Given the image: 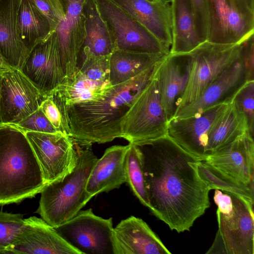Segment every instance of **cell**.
Segmentation results:
<instances>
[{
    "mask_svg": "<svg viewBox=\"0 0 254 254\" xmlns=\"http://www.w3.org/2000/svg\"><path fill=\"white\" fill-rule=\"evenodd\" d=\"M136 145L149 209L171 230L190 231L210 206V190L197 172L199 159L167 134Z\"/></svg>",
    "mask_w": 254,
    "mask_h": 254,
    "instance_id": "1",
    "label": "cell"
},
{
    "mask_svg": "<svg viewBox=\"0 0 254 254\" xmlns=\"http://www.w3.org/2000/svg\"><path fill=\"white\" fill-rule=\"evenodd\" d=\"M156 64L127 81L113 85L100 99L60 111L65 132L81 143H105L122 138L125 117L152 79Z\"/></svg>",
    "mask_w": 254,
    "mask_h": 254,
    "instance_id": "2",
    "label": "cell"
},
{
    "mask_svg": "<svg viewBox=\"0 0 254 254\" xmlns=\"http://www.w3.org/2000/svg\"><path fill=\"white\" fill-rule=\"evenodd\" d=\"M45 185L25 131L17 124H0V205L32 198Z\"/></svg>",
    "mask_w": 254,
    "mask_h": 254,
    "instance_id": "3",
    "label": "cell"
},
{
    "mask_svg": "<svg viewBox=\"0 0 254 254\" xmlns=\"http://www.w3.org/2000/svg\"><path fill=\"white\" fill-rule=\"evenodd\" d=\"M74 142L77 151L74 168L63 179L45 185L40 192L37 213L54 228L73 218L92 197L86 187L98 158L92 144Z\"/></svg>",
    "mask_w": 254,
    "mask_h": 254,
    "instance_id": "4",
    "label": "cell"
},
{
    "mask_svg": "<svg viewBox=\"0 0 254 254\" xmlns=\"http://www.w3.org/2000/svg\"><path fill=\"white\" fill-rule=\"evenodd\" d=\"M242 45L243 42L219 44L206 41L189 52L191 59L189 79L176 112L197 100L225 69L239 58Z\"/></svg>",
    "mask_w": 254,
    "mask_h": 254,
    "instance_id": "5",
    "label": "cell"
},
{
    "mask_svg": "<svg viewBox=\"0 0 254 254\" xmlns=\"http://www.w3.org/2000/svg\"><path fill=\"white\" fill-rule=\"evenodd\" d=\"M110 56L83 62L74 75L64 81L46 96L59 111L71 106L100 99L113 85L109 79Z\"/></svg>",
    "mask_w": 254,
    "mask_h": 254,
    "instance_id": "6",
    "label": "cell"
},
{
    "mask_svg": "<svg viewBox=\"0 0 254 254\" xmlns=\"http://www.w3.org/2000/svg\"><path fill=\"white\" fill-rule=\"evenodd\" d=\"M168 124L157 81L152 77L126 115L122 138L137 145L166 134Z\"/></svg>",
    "mask_w": 254,
    "mask_h": 254,
    "instance_id": "7",
    "label": "cell"
},
{
    "mask_svg": "<svg viewBox=\"0 0 254 254\" xmlns=\"http://www.w3.org/2000/svg\"><path fill=\"white\" fill-rule=\"evenodd\" d=\"M229 193L232 210L228 213L217 210L218 229L206 254H254V204L239 195Z\"/></svg>",
    "mask_w": 254,
    "mask_h": 254,
    "instance_id": "8",
    "label": "cell"
},
{
    "mask_svg": "<svg viewBox=\"0 0 254 254\" xmlns=\"http://www.w3.org/2000/svg\"><path fill=\"white\" fill-rule=\"evenodd\" d=\"M113 38L115 50L169 53L170 49L112 0H95Z\"/></svg>",
    "mask_w": 254,
    "mask_h": 254,
    "instance_id": "9",
    "label": "cell"
},
{
    "mask_svg": "<svg viewBox=\"0 0 254 254\" xmlns=\"http://www.w3.org/2000/svg\"><path fill=\"white\" fill-rule=\"evenodd\" d=\"M254 32V10L247 0H209L207 42H243Z\"/></svg>",
    "mask_w": 254,
    "mask_h": 254,
    "instance_id": "10",
    "label": "cell"
},
{
    "mask_svg": "<svg viewBox=\"0 0 254 254\" xmlns=\"http://www.w3.org/2000/svg\"><path fill=\"white\" fill-rule=\"evenodd\" d=\"M25 133L46 185L63 179L74 168L77 151L73 139L66 133L28 130Z\"/></svg>",
    "mask_w": 254,
    "mask_h": 254,
    "instance_id": "11",
    "label": "cell"
},
{
    "mask_svg": "<svg viewBox=\"0 0 254 254\" xmlns=\"http://www.w3.org/2000/svg\"><path fill=\"white\" fill-rule=\"evenodd\" d=\"M54 228L81 254H114L113 219L98 216L91 208Z\"/></svg>",
    "mask_w": 254,
    "mask_h": 254,
    "instance_id": "12",
    "label": "cell"
},
{
    "mask_svg": "<svg viewBox=\"0 0 254 254\" xmlns=\"http://www.w3.org/2000/svg\"><path fill=\"white\" fill-rule=\"evenodd\" d=\"M45 96L21 69L4 73L0 81L2 124H17L37 110Z\"/></svg>",
    "mask_w": 254,
    "mask_h": 254,
    "instance_id": "13",
    "label": "cell"
},
{
    "mask_svg": "<svg viewBox=\"0 0 254 254\" xmlns=\"http://www.w3.org/2000/svg\"><path fill=\"white\" fill-rule=\"evenodd\" d=\"M230 102L211 107L199 115L172 117L168 121L167 134L185 150L200 160H204L209 131Z\"/></svg>",
    "mask_w": 254,
    "mask_h": 254,
    "instance_id": "14",
    "label": "cell"
},
{
    "mask_svg": "<svg viewBox=\"0 0 254 254\" xmlns=\"http://www.w3.org/2000/svg\"><path fill=\"white\" fill-rule=\"evenodd\" d=\"M21 70L45 96L64 81L65 75L55 31L31 50Z\"/></svg>",
    "mask_w": 254,
    "mask_h": 254,
    "instance_id": "15",
    "label": "cell"
},
{
    "mask_svg": "<svg viewBox=\"0 0 254 254\" xmlns=\"http://www.w3.org/2000/svg\"><path fill=\"white\" fill-rule=\"evenodd\" d=\"M190 53H169L156 64L153 75L168 121L173 117L187 87L190 71Z\"/></svg>",
    "mask_w": 254,
    "mask_h": 254,
    "instance_id": "16",
    "label": "cell"
},
{
    "mask_svg": "<svg viewBox=\"0 0 254 254\" xmlns=\"http://www.w3.org/2000/svg\"><path fill=\"white\" fill-rule=\"evenodd\" d=\"M61 1L65 18L58 25L55 32L65 78H70L77 70L79 56L85 37L83 9L84 0Z\"/></svg>",
    "mask_w": 254,
    "mask_h": 254,
    "instance_id": "17",
    "label": "cell"
},
{
    "mask_svg": "<svg viewBox=\"0 0 254 254\" xmlns=\"http://www.w3.org/2000/svg\"><path fill=\"white\" fill-rule=\"evenodd\" d=\"M15 242L1 254H81L42 218L31 216Z\"/></svg>",
    "mask_w": 254,
    "mask_h": 254,
    "instance_id": "18",
    "label": "cell"
},
{
    "mask_svg": "<svg viewBox=\"0 0 254 254\" xmlns=\"http://www.w3.org/2000/svg\"><path fill=\"white\" fill-rule=\"evenodd\" d=\"M244 184L254 188V141L249 131L203 160Z\"/></svg>",
    "mask_w": 254,
    "mask_h": 254,
    "instance_id": "19",
    "label": "cell"
},
{
    "mask_svg": "<svg viewBox=\"0 0 254 254\" xmlns=\"http://www.w3.org/2000/svg\"><path fill=\"white\" fill-rule=\"evenodd\" d=\"M246 81L241 51L239 58L225 69L197 100L177 111L173 117H187L199 115L211 107L230 102L235 93Z\"/></svg>",
    "mask_w": 254,
    "mask_h": 254,
    "instance_id": "20",
    "label": "cell"
},
{
    "mask_svg": "<svg viewBox=\"0 0 254 254\" xmlns=\"http://www.w3.org/2000/svg\"><path fill=\"white\" fill-rule=\"evenodd\" d=\"M114 254H170L142 219L130 216L114 228Z\"/></svg>",
    "mask_w": 254,
    "mask_h": 254,
    "instance_id": "21",
    "label": "cell"
},
{
    "mask_svg": "<svg viewBox=\"0 0 254 254\" xmlns=\"http://www.w3.org/2000/svg\"><path fill=\"white\" fill-rule=\"evenodd\" d=\"M145 27L170 50L171 4L168 0H112Z\"/></svg>",
    "mask_w": 254,
    "mask_h": 254,
    "instance_id": "22",
    "label": "cell"
},
{
    "mask_svg": "<svg viewBox=\"0 0 254 254\" xmlns=\"http://www.w3.org/2000/svg\"><path fill=\"white\" fill-rule=\"evenodd\" d=\"M129 144L108 148L95 162L88 179L86 190L93 197L119 188L127 183L125 158Z\"/></svg>",
    "mask_w": 254,
    "mask_h": 254,
    "instance_id": "23",
    "label": "cell"
},
{
    "mask_svg": "<svg viewBox=\"0 0 254 254\" xmlns=\"http://www.w3.org/2000/svg\"><path fill=\"white\" fill-rule=\"evenodd\" d=\"M83 9L85 37L77 67L86 59L109 56L115 50L113 38L101 15L96 0H84Z\"/></svg>",
    "mask_w": 254,
    "mask_h": 254,
    "instance_id": "24",
    "label": "cell"
},
{
    "mask_svg": "<svg viewBox=\"0 0 254 254\" xmlns=\"http://www.w3.org/2000/svg\"><path fill=\"white\" fill-rule=\"evenodd\" d=\"M21 0H0V54L13 68L21 69L29 51L17 30Z\"/></svg>",
    "mask_w": 254,
    "mask_h": 254,
    "instance_id": "25",
    "label": "cell"
},
{
    "mask_svg": "<svg viewBox=\"0 0 254 254\" xmlns=\"http://www.w3.org/2000/svg\"><path fill=\"white\" fill-rule=\"evenodd\" d=\"M169 53H146L115 50L109 58L111 84L115 85L129 80L156 64Z\"/></svg>",
    "mask_w": 254,
    "mask_h": 254,
    "instance_id": "26",
    "label": "cell"
},
{
    "mask_svg": "<svg viewBox=\"0 0 254 254\" xmlns=\"http://www.w3.org/2000/svg\"><path fill=\"white\" fill-rule=\"evenodd\" d=\"M172 38L170 53H189L200 44L188 0H172Z\"/></svg>",
    "mask_w": 254,
    "mask_h": 254,
    "instance_id": "27",
    "label": "cell"
},
{
    "mask_svg": "<svg viewBox=\"0 0 254 254\" xmlns=\"http://www.w3.org/2000/svg\"><path fill=\"white\" fill-rule=\"evenodd\" d=\"M19 36L30 51L52 32L50 23L33 0H21L17 17Z\"/></svg>",
    "mask_w": 254,
    "mask_h": 254,
    "instance_id": "28",
    "label": "cell"
},
{
    "mask_svg": "<svg viewBox=\"0 0 254 254\" xmlns=\"http://www.w3.org/2000/svg\"><path fill=\"white\" fill-rule=\"evenodd\" d=\"M248 131H249L245 116L231 100L226 110L209 131L206 147V157Z\"/></svg>",
    "mask_w": 254,
    "mask_h": 254,
    "instance_id": "29",
    "label": "cell"
},
{
    "mask_svg": "<svg viewBox=\"0 0 254 254\" xmlns=\"http://www.w3.org/2000/svg\"><path fill=\"white\" fill-rule=\"evenodd\" d=\"M197 173L210 190L218 189L239 195L254 204V188L243 184L204 160L196 163Z\"/></svg>",
    "mask_w": 254,
    "mask_h": 254,
    "instance_id": "30",
    "label": "cell"
},
{
    "mask_svg": "<svg viewBox=\"0 0 254 254\" xmlns=\"http://www.w3.org/2000/svg\"><path fill=\"white\" fill-rule=\"evenodd\" d=\"M125 158L127 183L141 204L149 209L144 176L138 150L136 145L130 143Z\"/></svg>",
    "mask_w": 254,
    "mask_h": 254,
    "instance_id": "31",
    "label": "cell"
},
{
    "mask_svg": "<svg viewBox=\"0 0 254 254\" xmlns=\"http://www.w3.org/2000/svg\"><path fill=\"white\" fill-rule=\"evenodd\" d=\"M25 224L23 214L0 211V254L15 242Z\"/></svg>",
    "mask_w": 254,
    "mask_h": 254,
    "instance_id": "32",
    "label": "cell"
},
{
    "mask_svg": "<svg viewBox=\"0 0 254 254\" xmlns=\"http://www.w3.org/2000/svg\"><path fill=\"white\" fill-rule=\"evenodd\" d=\"M231 100L245 116L249 132L254 136V80L246 81L235 93Z\"/></svg>",
    "mask_w": 254,
    "mask_h": 254,
    "instance_id": "33",
    "label": "cell"
},
{
    "mask_svg": "<svg viewBox=\"0 0 254 254\" xmlns=\"http://www.w3.org/2000/svg\"><path fill=\"white\" fill-rule=\"evenodd\" d=\"M196 33L199 42L207 41L208 26L209 0H188Z\"/></svg>",
    "mask_w": 254,
    "mask_h": 254,
    "instance_id": "34",
    "label": "cell"
},
{
    "mask_svg": "<svg viewBox=\"0 0 254 254\" xmlns=\"http://www.w3.org/2000/svg\"><path fill=\"white\" fill-rule=\"evenodd\" d=\"M41 12L48 20L52 32L65 18V12L61 0H33Z\"/></svg>",
    "mask_w": 254,
    "mask_h": 254,
    "instance_id": "35",
    "label": "cell"
},
{
    "mask_svg": "<svg viewBox=\"0 0 254 254\" xmlns=\"http://www.w3.org/2000/svg\"><path fill=\"white\" fill-rule=\"evenodd\" d=\"M17 125L25 131L42 132H57L40 108Z\"/></svg>",
    "mask_w": 254,
    "mask_h": 254,
    "instance_id": "36",
    "label": "cell"
},
{
    "mask_svg": "<svg viewBox=\"0 0 254 254\" xmlns=\"http://www.w3.org/2000/svg\"><path fill=\"white\" fill-rule=\"evenodd\" d=\"M40 108L57 131L65 133L63 126L60 112L57 106L50 97L45 96Z\"/></svg>",
    "mask_w": 254,
    "mask_h": 254,
    "instance_id": "37",
    "label": "cell"
},
{
    "mask_svg": "<svg viewBox=\"0 0 254 254\" xmlns=\"http://www.w3.org/2000/svg\"><path fill=\"white\" fill-rule=\"evenodd\" d=\"M242 55L247 81L254 80V34L243 42Z\"/></svg>",
    "mask_w": 254,
    "mask_h": 254,
    "instance_id": "38",
    "label": "cell"
},
{
    "mask_svg": "<svg viewBox=\"0 0 254 254\" xmlns=\"http://www.w3.org/2000/svg\"><path fill=\"white\" fill-rule=\"evenodd\" d=\"M223 193L220 190L215 189L213 199L217 205V210L223 213L230 212L233 208L232 197L229 192Z\"/></svg>",
    "mask_w": 254,
    "mask_h": 254,
    "instance_id": "39",
    "label": "cell"
},
{
    "mask_svg": "<svg viewBox=\"0 0 254 254\" xmlns=\"http://www.w3.org/2000/svg\"><path fill=\"white\" fill-rule=\"evenodd\" d=\"M12 68L0 54V75Z\"/></svg>",
    "mask_w": 254,
    "mask_h": 254,
    "instance_id": "40",
    "label": "cell"
},
{
    "mask_svg": "<svg viewBox=\"0 0 254 254\" xmlns=\"http://www.w3.org/2000/svg\"><path fill=\"white\" fill-rule=\"evenodd\" d=\"M247 1L250 8L254 10V0H247Z\"/></svg>",
    "mask_w": 254,
    "mask_h": 254,
    "instance_id": "41",
    "label": "cell"
},
{
    "mask_svg": "<svg viewBox=\"0 0 254 254\" xmlns=\"http://www.w3.org/2000/svg\"><path fill=\"white\" fill-rule=\"evenodd\" d=\"M2 124L1 122V113H0V124Z\"/></svg>",
    "mask_w": 254,
    "mask_h": 254,
    "instance_id": "42",
    "label": "cell"
},
{
    "mask_svg": "<svg viewBox=\"0 0 254 254\" xmlns=\"http://www.w3.org/2000/svg\"><path fill=\"white\" fill-rule=\"evenodd\" d=\"M151 0L152 1V0Z\"/></svg>",
    "mask_w": 254,
    "mask_h": 254,
    "instance_id": "43",
    "label": "cell"
}]
</instances>
